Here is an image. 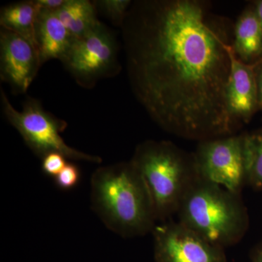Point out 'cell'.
I'll list each match as a JSON object with an SVG mask.
<instances>
[{
  "label": "cell",
  "instance_id": "1",
  "mask_svg": "<svg viewBox=\"0 0 262 262\" xmlns=\"http://www.w3.org/2000/svg\"><path fill=\"white\" fill-rule=\"evenodd\" d=\"M192 0L136 2L122 24L133 91L167 132L200 141L232 136V46Z\"/></svg>",
  "mask_w": 262,
  "mask_h": 262
},
{
  "label": "cell",
  "instance_id": "2",
  "mask_svg": "<svg viewBox=\"0 0 262 262\" xmlns=\"http://www.w3.org/2000/svg\"><path fill=\"white\" fill-rule=\"evenodd\" d=\"M91 200L106 227L125 238L152 232L158 222L149 190L131 160L96 169Z\"/></svg>",
  "mask_w": 262,
  "mask_h": 262
},
{
  "label": "cell",
  "instance_id": "3",
  "mask_svg": "<svg viewBox=\"0 0 262 262\" xmlns=\"http://www.w3.org/2000/svg\"><path fill=\"white\" fill-rule=\"evenodd\" d=\"M178 222L218 247L238 244L249 227L241 194L198 177L183 198Z\"/></svg>",
  "mask_w": 262,
  "mask_h": 262
},
{
  "label": "cell",
  "instance_id": "4",
  "mask_svg": "<svg viewBox=\"0 0 262 262\" xmlns=\"http://www.w3.org/2000/svg\"><path fill=\"white\" fill-rule=\"evenodd\" d=\"M131 162L149 190L157 220L176 215L183 198L199 177L194 155L166 141H146L136 148Z\"/></svg>",
  "mask_w": 262,
  "mask_h": 262
},
{
  "label": "cell",
  "instance_id": "5",
  "mask_svg": "<svg viewBox=\"0 0 262 262\" xmlns=\"http://www.w3.org/2000/svg\"><path fill=\"white\" fill-rule=\"evenodd\" d=\"M1 101L8 121L18 131L33 152L42 159L50 153L58 152L71 160L94 163L102 162L99 157L86 154L69 146L61 136L67 128V122L46 112L37 100L29 98L22 111L19 112L1 90Z\"/></svg>",
  "mask_w": 262,
  "mask_h": 262
},
{
  "label": "cell",
  "instance_id": "6",
  "mask_svg": "<svg viewBox=\"0 0 262 262\" xmlns=\"http://www.w3.org/2000/svg\"><path fill=\"white\" fill-rule=\"evenodd\" d=\"M193 155L200 177L241 194L248 184L244 135L201 141Z\"/></svg>",
  "mask_w": 262,
  "mask_h": 262
},
{
  "label": "cell",
  "instance_id": "7",
  "mask_svg": "<svg viewBox=\"0 0 262 262\" xmlns=\"http://www.w3.org/2000/svg\"><path fill=\"white\" fill-rule=\"evenodd\" d=\"M117 43L102 23L75 39L62 60L77 83L91 88L98 79L115 73L117 68Z\"/></svg>",
  "mask_w": 262,
  "mask_h": 262
},
{
  "label": "cell",
  "instance_id": "8",
  "mask_svg": "<svg viewBox=\"0 0 262 262\" xmlns=\"http://www.w3.org/2000/svg\"><path fill=\"white\" fill-rule=\"evenodd\" d=\"M156 262H227L225 249L179 222L166 221L152 231Z\"/></svg>",
  "mask_w": 262,
  "mask_h": 262
},
{
  "label": "cell",
  "instance_id": "9",
  "mask_svg": "<svg viewBox=\"0 0 262 262\" xmlns=\"http://www.w3.org/2000/svg\"><path fill=\"white\" fill-rule=\"evenodd\" d=\"M37 48L16 33L2 29L0 76L15 91L27 92L41 67Z\"/></svg>",
  "mask_w": 262,
  "mask_h": 262
},
{
  "label": "cell",
  "instance_id": "10",
  "mask_svg": "<svg viewBox=\"0 0 262 262\" xmlns=\"http://www.w3.org/2000/svg\"><path fill=\"white\" fill-rule=\"evenodd\" d=\"M231 70L227 89L228 111L234 121L248 122L258 107L257 87L253 65L244 63L230 49Z\"/></svg>",
  "mask_w": 262,
  "mask_h": 262
},
{
  "label": "cell",
  "instance_id": "11",
  "mask_svg": "<svg viewBox=\"0 0 262 262\" xmlns=\"http://www.w3.org/2000/svg\"><path fill=\"white\" fill-rule=\"evenodd\" d=\"M75 39L56 12L41 9L36 24V42L41 64L52 59L61 61Z\"/></svg>",
  "mask_w": 262,
  "mask_h": 262
},
{
  "label": "cell",
  "instance_id": "12",
  "mask_svg": "<svg viewBox=\"0 0 262 262\" xmlns=\"http://www.w3.org/2000/svg\"><path fill=\"white\" fill-rule=\"evenodd\" d=\"M232 48L237 58L246 64L262 59V29L254 8L245 10L237 19Z\"/></svg>",
  "mask_w": 262,
  "mask_h": 262
},
{
  "label": "cell",
  "instance_id": "13",
  "mask_svg": "<svg viewBox=\"0 0 262 262\" xmlns=\"http://www.w3.org/2000/svg\"><path fill=\"white\" fill-rule=\"evenodd\" d=\"M40 10L36 0L8 5L1 10L0 25L2 29L22 36L37 48L36 24Z\"/></svg>",
  "mask_w": 262,
  "mask_h": 262
},
{
  "label": "cell",
  "instance_id": "14",
  "mask_svg": "<svg viewBox=\"0 0 262 262\" xmlns=\"http://www.w3.org/2000/svg\"><path fill=\"white\" fill-rule=\"evenodd\" d=\"M96 10L94 3L89 0H67L56 13L66 28L77 39L100 23L96 17Z\"/></svg>",
  "mask_w": 262,
  "mask_h": 262
},
{
  "label": "cell",
  "instance_id": "15",
  "mask_svg": "<svg viewBox=\"0 0 262 262\" xmlns=\"http://www.w3.org/2000/svg\"><path fill=\"white\" fill-rule=\"evenodd\" d=\"M244 136L248 184L262 189V130Z\"/></svg>",
  "mask_w": 262,
  "mask_h": 262
},
{
  "label": "cell",
  "instance_id": "16",
  "mask_svg": "<svg viewBox=\"0 0 262 262\" xmlns=\"http://www.w3.org/2000/svg\"><path fill=\"white\" fill-rule=\"evenodd\" d=\"M94 4L113 23L122 27L132 3L130 0H99Z\"/></svg>",
  "mask_w": 262,
  "mask_h": 262
},
{
  "label": "cell",
  "instance_id": "17",
  "mask_svg": "<svg viewBox=\"0 0 262 262\" xmlns=\"http://www.w3.org/2000/svg\"><path fill=\"white\" fill-rule=\"evenodd\" d=\"M80 180V169L72 163H67L63 170L54 178L56 187L63 191L74 189L78 185Z\"/></svg>",
  "mask_w": 262,
  "mask_h": 262
},
{
  "label": "cell",
  "instance_id": "18",
  "mask_svg": "<svg viewBox=\"0 0 262 262\" xmlns=\"http://www.w3.org/2000/svg\"><path fill=\"white\" fill-rule=\"evenodd\" d=\"M67 158L58 152L50 153L42 158V170L43 173L50 177H55L63 170L67 162Z\"/></svg>",
  "mask_w": 262,
  "mask_h": 262
},
{
  "label": "cell",
  "instance_id": "19",
  "mask_svg": "<svg viewBox=\"0 0 262 262\" xmlns=\"http://www.w3.org/2000/svg\"><path fill=\"white\" fill-rule=\"evenodd\" d=\"M257 87L258 107L262 110V59L253 65Z\"/></svg>",
  "mask_w": 262,
  "mask_h": 262
},
{
  "label": "cell",
  "instance_id": "20",
  "mask_svg": "<svg viewBox=\"0 0 262 262\" xmlns=\"http://www.w3.org/2000/svg\"><path fill=\"white\" fill-rule=\"evenodd\" d=\"M67 0H36L40 9L56 12L65 4Z\"/></svg>",
  "mask_w": 262,
  "mask_h": 262
},
{
  "label": "cell",
  "instance_id": "21",
  "mask_svg": "<svg viewBox=\"0 0 262 262\" xmlns=\"http://www.w3.org/2000/svg\"><path fill=\"white\" fill-rule=\"evenodd\" d=\"M251 262H262V242L251 253Z\"/></svg>",
  "mask_w": 262,
  "mask_h": 262
},
{
  "label": "cell",
  "instance_id": "22",
  "mask_svg": "<svg viewBox=\"0 0 262 262\" xmlns=\"http://www.w3.org/2000/svg\"><path fill=\"white\" fill-rule=\"evenodd\" d=\"M253 8H254L255 13H256V16H257L258 21H259L262 29V0L256 2L254 3V7Z\"/></svg>",
  "mask_w": 262,
  "mask_h": 262
}]
</instances>
